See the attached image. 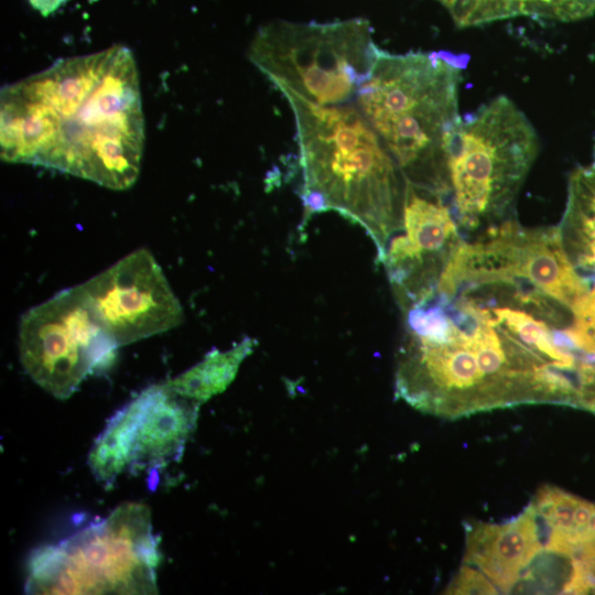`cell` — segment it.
<instances>
[{
    "mask_svg": "<svg viewBox=\"0 0 595 595\" xmlns=\"http://www.w3.org/2000/svg\"><path fill=\"white\" fill-rule=\"evenodd\" d=\"M144 144L139 75L122 45L76 57L1 88L0 154L111 190L133 185Z\"/></svg>",
    "mask_w": 595,
    "mask_h": 595,
    "instance_id": "1",
    "label": "cell"
},
{
    "mask_svg": "<svg viewBox=\"0 0 595 595\" xmlns=\"http://www.w3.org/2000/svg\"><path fill=\"white\" fill-rule=\"evenodd\" d=\"M283 96L296 126L304 223L317 213L340 214L370 237L380 264L401 227L405 180L400 167L357 106Z\"/></svg>",
    "mask_w": 595,
    "mask_h": 595,
    "instance_id": "2",
    "label": "cell"
},
{
    "mask_svg": "<svg viewBox=\"0 0 595 595\" xmlns=\"http://www.w3.org/2000/svg\"><path fill=\"white\" fill-rule=\"evenodd\" d=\"M467 56L379 50L356 101L405 180L443 196L445 149L461 116Z\"/></svg>",
    "mask_w": 595,
    "mask_h": 595,
    "instance_id": "3",
    "label": "cell"
},
{
    "mask_svg": "<svg viewBox=\"0 0 595 595\" xmlns=\"http://www.w3.org/2000/svg\"><path fill=\"white\" fill-rule=\"evenodd\" d=\"M538 151L534 127L506 96L461 117L445 149L443 195L459 228L480 234L511 217Z\"/></svg>",
    "mask_w": 595,
    "mask_h": 595,
    "instance_id": "4",
    "label": "cell"
},
{
    "mask_svg": "<svg viewBox=\"0 0 595 595\" xmlns=\"http://www.w3.org/2000/svg\"><path fill=\"white\" fill-rule=\"evenodd\" d=\"M159 541L148 506L125 502L55 545L33 552L29 594H156Z\"/></svg>",
    "mask_w": 595,
    "mask_h": 595,
    "instance_id": "5",
    "label": "cell"
},
{
    "mask_svg": "<svg viewBox=\"0 0 595 595\" xmlns=\"http://www.w3.org/2000/svg\"><path fill=\"white\" fill-rule=\"evenodd\" d=\"M368 21L273 22L256 34L251 63L282 94L334 106L356 99L379 53Z\"/></svg>",
    "mask_w": 595,
    "mask_h": 595,
    "instance_id": "6",
    "label": "cell"
},
{
    "mask_svg": "<svg viewBox=\"0 0 595 595\" xmlns=\"http://www.w3.org/2000/svg\"><path fill=\"white\" fill-rule=\"evenodd\" d=\"M119 347L80 284L21 317V364L36 385L58 399L71 397L88 376L109 369Z\"/></svg>",
    "mask_w": 595,
    "mask_h": 595,
    "instance_id": "7",
    "label": "cell"
},
{
    "mask_svg": "<svg viewBox=\"0 0 595 595\" xmlns=\"http://www.w3.org/2000/svg\"><path fill=\"white\" fill-rule=\"evenodd\" d=\"M440 281H504L537 291L569 309L588 292V282L569 261L556 227L527 228L515 218L461 245Z\"/></svg>",
    "mask_w": 595,
    "mask_h": 595,
    "instance_id": "8",
    "label": "cell"
},
{
    "mask_svg": "<svg viewBox=\"0 0 595 595\" xmlns=\"http://www.w3.org/2000/svg\"><path fill=\"white\" fill-rule=\"evenodd\" d=\"M462 244L459 226L445 198L405 180L401 227L380 263L399 307L434 291Z\"/></svg>",
    "mask_w": 595,
    "mask_h": 595,
    "instance_id": "9",
    "label": "cell"
},
{
    "mask_svg": "<svg viewBox=\"0 0 595 595\" xmlns=\"http://www.w3.org/2000/svg\"><path fill=\"white\" fill-rule=\"evenodd\" d=\"M80 285L119 346L166 332L183 321L177 296L145 248Z\"/></svg>",
    "mask_w": 595,
    "mask_h": 595,
    "instance_id": "10",
    "label": "cell"
},
{
    "mask_svg": "<svg viewBox=\"0 0 595 595\" xmlns=\"http://www.w3.org/2000/svg\"><path fill=\"white\" fill-rule=\"evenodd\" d=\"M143 390L145 408L131 465L133 473L178 459L196 428L201 407L175 392L166 382Z\"/></svg>",
    "mask_w": 595,
    "mask_h": 595,
    "instance_id": "11",
    "label": "cell"
},
{
    "mask_svg": "<svg viewBox=\"0 0 595 595\" xmlns=\"http://www.w3.org/2000/svg\"><path fill=\"white\" fill-rule=\"evenodd\" d=\"M541 549L536 512L530 506L511 522L476 524L467 538L465 561L507 593Z\"/></svg>",
    "mask_w": 595,
    "mask_h": 595,
    "instance_id": "12",
    "label": "cell"
},
{
    "mask_svg": "<svg viewBox=\"0 0 595 595\" xmlns=\"http://www.w3.org/2000/svg\"><path fill=\"white\" fill-rule=\"evenodd\" d=\"M559 239L576 272L595 280V147L592 160L575 169L569 178Z\"/></svg>",
    "mask_w": 595,
    "mask_h": 595,
    "instance_id": "13",
    "label": "cell"
},
{
    "mask_svg": "<svg viewBox=\"0 0 595 595\" xmlns=\"http://www.w3.org/2000/svg\"><path fill=\"white\" fill-rule=\"evenodd\" d=\"M448 11L459 28L487 24L515 17L571 22L595 12V0H455Z\"/></svg>",
    "mask_w": 595,
    "mask_h": 595,
    "instance_id": "14",
    "label": "cell"
},
{
    "mask_svg": "<svg viewBox=\"0 0 595 595\" xmlns=\"http://www.w3.org/2000/svg\"><path fill=\"white\" fill-rule=\"evenodd\" d=\"M144 408L142 390L111 416L94 443L88 466L102 485H112L120 474L131 468Z\"/></svg>",
    "mask_w": 595,
    "mask_h": 595,
    "instance_id": "15",
    "label": "cell"
},
{
    "mask_svg": "<svg viewBox=\"0 0 595 595\" xmlns=\"http://www.w3.org/2000/svg\"><path fill=\"white\" fill-rule=\"evenodd\" d=\"M257 344L255 338L246 336L227 350L213 349L199 363L165 382L175 392L202 404L226 390Z\"/></svg>",
    "mask_w": 595,
    "mask_h": 595,
    "instance_id": "16",
    "label": "cell"
},
{
    "mask_svg": "<svg viewBox=\"0 0 595 595\" xmlns=\"http://www.w3.org/2000/svg\"><path fill=\"white\" fill-rule=\"evenodd\" d=\"M498 588L480 572L466 564L448 587V594H497Z\"/></svg>",
    "mask_w": 595,
    "mask_h": 595,
    "instance_id": "17",
    "label": "cell"
},
{
    "mask_svg": "<svg viewBox=\"0 0 595 595\" xmlns=\"http://www.w3.org/2000/svg\"><path fill=\"white\" fill-rule=\"evenodd\" d=\"M29 3L43 17H47L60 9L68 0H28Z\"/></svg>",
    "mask_w": 595,
    "mask_h": 595,
    "instance_id": "18",
    "label": "cell"
},
{
    "mask_svg": "<svg viewBox=\"0 0 595 595\" xmlns=\"http://www.w3.org/2000/svg\"><path fill=\"white\" fill-rule=\"evenodd\" d=\"M563 338H564V336H563ZM562 344H563V340H562ZM563 346H564V344H563ZM564 347H565V346H564ZM565 348H566V347H565ZM569 350H570V349H569ZM572 353H573V351H572ZM575 365H576V363H575ZM575 365H574V366H575ZM574 366H572V367H574ZM569 367H570V366H569Z\"/></svg>",
    "mask_w": 595,
    "mask_h": 595,
    "instance_id": "19",
    "label": "cell"
}]
</instances>
